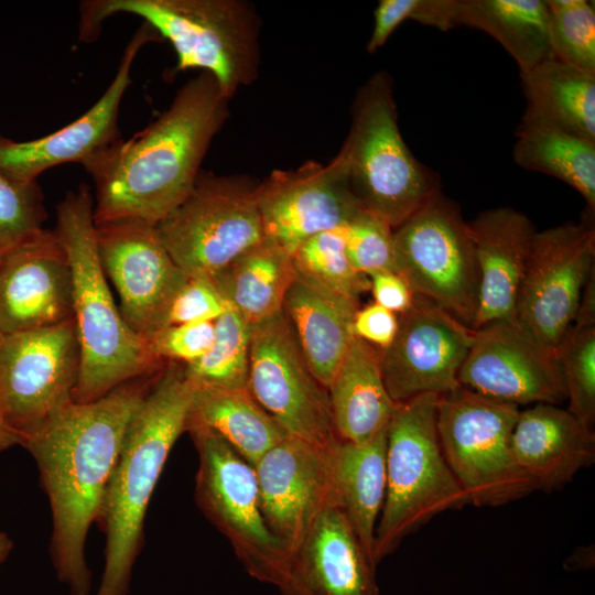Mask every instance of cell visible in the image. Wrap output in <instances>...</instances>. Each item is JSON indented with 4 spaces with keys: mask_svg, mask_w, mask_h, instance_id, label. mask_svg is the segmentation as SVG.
Returning a JSON list of instances; mask_svg holds the SVG:
<instances>
[{
    "mask_svg": "<svg viewBox=\"0 0 595 595\" xmlns=\"http://www.w3.org/2000/svg\"><path fill=\"white\" fill-rule=\"evenodd\" d=\"M278 589L282 595H380L376 565L336 506L315 518Z\"/></svg>",
    "mask_w": 595,
    "mask_h": 595,
    "instance_id": "7402d4cb",
    "label": "cell"
},
{
    "mask_svg": "<svg viewBox=\"0 0 595 595\" xmlns=\"http://www.w3.org/2000/svg\"><path fill=\"white\" fill-rule=\"evenodd\" d=\"M595 272V229L565 223L533 236L516 306V321L556 350L574 323Z\"/></svg>",
    "mask_w": 595,
    "mask_h": 595,
    "instance_id": "5bb4252c",
    "label": "cell"
},
{
    "mask_svg": "<svg viewBox=\"0 0 595 595\" xmlns=\"http://www.w3.org/2000/svg\"><path fill=\"white\" fill-rule=\"evenodd\" d=\"M95 225L100 264L119 295L120 313L148 340L166 326L169 309L188 278L166 251L156 225L139 219Z\"/></svg>",
    "mask_w": 595,
    "mask_h": 595,
    "instance_id": "9a60e30c",
    "label": "cell"
},
{
    "mask_svg": "<svg viewBox=\"0 0 595 595\" xmlns=\"http://www.w3.org/2000/svg\"><path fill=\"white\" fill-rule=\"evenodd\" d=\"M566 410L594 430L595 424V325L573 324L556 348Z\"/></svg>",
    "mask_w": 595,
    "mask_h": 595,
    "instance_id": "e575fe53",
    "label": "cell"
},
{
    "mask_svg": "<svg viewBox=\"0 0 595 595\" xmlns=\"http://www.w3.org/2000/svg\"><path fill=\"white\" fill-rule=\"evenodd\" d=\"M512 451L533 489L550 494L594 464L595 432L566 409L536 403L519 412Z\"/></svg>",
    "mask_w": 595,
    "mask_h": 595,
    "instance_id": "cb8c5ba5",
    "label": "cell"
},
{
    "mask_svg": "<svg viewBox=\"0 0 595 595\" xmlns=\"http://www.w3.org/2000/svg\"><path fill=\"white\" fill-rule=\"evenodd\" d=\"M327 390L339 441L374 437L388 428L397 407L382 380L378 349L356 337Z\"/></svg>",
    "mask_w": 595,
    "mask_h": 595,
    "instance_id": "484cf974",
    "label": "cell"
},
{
    "mask_svg": "<svg viewBox=\"0 0 595 595\" xmlns=\"http://www.w3.org/2000/svg\"><path fill=\"white\" fill-rule=\"evenodd\" d=\"M399 316L375 302L358 307L353 320V335L378 350L386 349L394 339Z\"/></svg>",
    "mask_w": 595,
    "mask_h": 595,
    "instance_id": "60d3db41",
    "label": "cell"
},
{
    "mask_svg": "<svg viewBox=\"0 0 595 595\" xmlns=\"http://www.w3.org/2000/svg\"><path fill=\"white\" fill-rule=\"evenodd\" d=\"M512 148L515 162L569 184L595 209V142L544 123L521 119Z\"/></svg>",
    "mask_w": 595,
    "mask_h": 595,
    "instance_id": "1f68e13d",
    "label": "cell"
},
{
    "mask_svg": "<svg viewBox=\"0 0 595 595\" xmlns=\"http://www.w3.org/2000/svg\"><path fill=\"white\" fill-rule=\"evenodd\" d=\"M585 548H581L578 553H574L572 556L569 558L566 563H572L576 565L575 567H582L584 564L585 559L591 561V554H594V552L591 553V548H587L586 553H584Z\"/></svg>",
    "mask_w": 595,
    "mask_h": 595,
    "instance_id": "bcb514c9",
    "label": "cell"
},
{
    "mask_svg": "<svg viewBox=\"0 0 595 595\" xmlns=\"http://www.w3.org/2000/svg\"><path fill=\"white\" fill-rule=\"evenodd\" d=\"M79 40L95 41L117 13L140 17L173 46L177 71L210 74L230 99L260 65L261 20L245 0H87L79 6Z\"/></svg>",
    "mask_w": 595,
    "mask_h": 595,
    "instance_id": "5b68a950",
    "label": "cell"
},
{
    "mask_svg": "<svg viewBox=\"0 0 595 595\" xmlns=\"http://www.w3.org/2000/svg\"><path fill=\"white\" fill-rule=\"evenodd\" d=\"M192 392L183 365L167 361L128 425L98 519L106 547L95 595L130 593L149 502L171 450L185 432Z\"/></svg>",
    "mask_w": 595,
    "mask_h": 595,
    "instance_id": "3957f363",
    "label": "cell"
},
{
    "mask_svg": "<svg viewBox=\"0 0 595 595\" xmlns=\"http://www.w3.org/2000/svg\"><path fill=\"white\" fill-rule=\"evenodd\" d=\"M478 270L477 303L472 329L516 321V306L531 244L532 221L513 207L479 213L468 223Z\"/></svg>",
    "mask_w": 595,
    "mask_h": 595,
    "instance_id": "603a6c76",
    "label": "cell"
},
{
    "mask_svg": "<svg viewBox=\"0 0 595 595\" xmlns=\"http://www.w3.org/2000/svg\"><path fill=\"white\" fill-rule=\"evenodd\" d=\"M257 184L244 175L201 170L187 197L156 225L187 278H213L263 240Z\"/></svg>",
    "mask_w": 595,
    "mask_h": 595,
    "instance_id": "30bf717a",
    "label": "cell"
},
{
    "mask_svg": "<svg viewBox=\"0 0 595 595\" xmlns=\"http://www.w3.org/2000/svg\"><path fill=\"white\" fill-rule=\"evenodd\" d=\"M79 365L74 318L0 336V414L20 445L73 402Z\"/></svg>",
    "mask_w": 595,
    "mask_h": 595,
    "instance_id": "7c38bea8",
    "label": "cell"
},
{
    "mask_svg": "<svg viewBox=\"0 0 595 595\" xmlns=\"http://www.w3.org/2000/svg\"><path fill=\"white\" fill-rule=\"evenodd\" d=\"M345 252L350 266L365 275L396 271L393 228L383 219L359 209L345 226Z\"/></svg>",
    "mask_w": 595,
    "mask_h": 595,
    "instance_id": "74e56055",
    "label": "cell"
},
{
    "mask_svg": "<svg viewBox=\"0 0 595 595\" xmlns=\"http://www.w3.org/2000/svg\"><path fill=\"white\" fill-rule=\"evenodd\" d=\"M394 268L414 295L472 328L478 293L474 242L458 206L440 191L393 229Z\"/></svg>",
    "mask_w": 595,
    "mask_h": 595,
    "instance_id": "8fae6325",
    "label": "cell"
},
{
    "mask_svg": "<svg viewBox=\"0 0 595 595\" xmlns=\"http://www.w3.org/2000/svg\"><path fill=\"white\" fill-rule=\"evenodd\" d=\"M359 305L296 273L283 303L300 350L317 380L331 385L354 339Z\"/></svg>",
    "mask_w": 595,
    "mask_h": 595,
    "instance_id": "d4e9b609",
    "label": "cell"
},
{
    "mask_svg": "<svg viewBox=\"0 0 595 595\" xmlns=\"http://www.w3.org/2000/svg\"><path fill=\"white\" fill-rule=\"evenodd\" d=\"M1 255H2V252L0 251V259H1Z\"/></svg>",
    "mask_w": 595,
    "mask_h": 595,
    "instance_id": "7dc6e473",
    "label": "cell"
},
{
    "mask_svg": "<svg viewBox=\"0 0 595 595\" xmlns=\"http://www.w3.org/2000/svg\"><path fill=\"white\" fill-rule=\"evenodd\" d=\"M437 399L429 393L397 403L388 424L386 496L372 554L376 566L435 516L469 505L440 445Z\"/></svg>",
    "mask_w": 595,
    "mask_h": 595,
    "instance_id": "8992f818",
    "label": "cell"
},
{
    "mask_svg": "<svg viewBox=\"0 0 595 595\" xmlns=\"http://www.w3.org/2000/svg\"><path fill=\"white\" fill-rule=\"evenodd\" d=\"M248 389L288 435L324 448L339 441L328 390L310 369L283 312L251 328Z\"/></svg>",
    "mask_w": 595,
    "mask_h": 595,
    "instance_id": "4fadbf2b",
    "label": "cell"
},
{
    "mask_svg": "<svg viewBox=\"0 0 595 595\" xmlns=\"http://www.w3.org/2000/svg\"><path fill=\"white\" fill-rule=\"evenodd\" d=\"M73 277V313L80 365L73 401H95L118 386L160 371L148 342L123 320L97 250L94 199L80 184L56 206V227Z\"/></svg>",
    "mask_w": 595,
    "mask_h": 595,
    "instance_id": "277c9868",
    "label": "cell"
},
{
    "mask_svg": "<svg viewBox=\"0 0 595 595\" xmlns=\"http://www.w3.org/2000/svg\"><path fill=\"white\" fill-rule=\"evenodd\" d=\"M229 307L212 279L206 277L188 278L169 309L166 326L214 322Z\"/></svg>",
    "mask_w": 595,
    "mask_h": 595,
    "instance_id": "ab89813d",
    "label": "cell"
},
{
    "mask_svg": "<svg viewBox=\"0 0 595 595\" xmlns=\"http://www.w3.org/2000/svg\"><path fill=\"white\" fill-rule=\"evenodd\" d=\"M161 370L122 383L95 401H73L22 443L36 463L48 498L50 556L69 595L91 592L88 532L98 522L128 425Z\"/></svg>",
    "mask_w": 595,
    "mask_h": 595,
    "instance_id": "6da1fadb",
    "label": "cell"
},
{
    "mask_svg": "<svg viewBox=\"0 0 595 595\" xmlns=\"http://www.w3.org/2000/svg\"><path fill=\"white\" fill-rule=\"evenodd\" d=\"M214 338V322H198L165 326L147 342L159 360L187 365L206 355Z\"/></svg>",
    "mask_w": 595,
    "mask_h": 595,
    "instance_id": "f35d334b",
    "label": "cell"
},
{
    "mask_svg": "<svg viewBox=\"0 0 595 595\" xmlns=\"http://www.w3.org/2000/svg\"><path fill=\"white\" fill-rule=\"evenodd\" d=\"M214 325L212 348L198 360L183 365L185 378L192 387L247 388L252 327L230 307Z\"/></svg>",
    "mask_w": 595,
    "mask_h": 595,
    "instance_id": "d6a6232c",
    "label": "cell"
},
{
    "mask_svg": "<svg viewBox=\"0 0 595 595\" xmlns=\"http://www.w3.org/2000/svg\"><path fill=\"white\" fill-rule=\"evenodd\" d=\"M20 445L19 435L4 422L0 414V452Z\"/></svg>",
    "mask_w": 595,
    "mask_h": 595,
    "instance_id": "ee69618b",
    "label": "cell"
},
{
    "mask_svg": "<svg viewBox=\"0 0 595 595\" xmlns=\"http://www.w3.org/2000/svg\"><path fill=\"white\" fill-rule=\"evenodd\" d=\"M421 0H380L374 12V29L367 51L379 50L392 32L405 20H411Z\"/></svg>",
    "mask_w": 595,
    "mask_h": 595,
    "instance_id": "7bdbcfd3",
    "label": "cell"
},
{
    "mask_svg": "<svg viewBox=\"0 0 595 595\" xmlns=\"http://www.w3.org/2000/svg\"><path fill=\"white\" fill-rule=\"evenodd\" d=\"M399 316L392 343L378 350L386 389L396 403L422 394L442 396L459 386L458 374L474 329L431 301L414 295Z\"/></svg>",
    "mask_w": 595,
    "mask_h": 595,
    "instance_id": "e0dca14e",
    "label": "cell"
},
{
    "mask_svg": "<svg viewBox=\"0 0 595 595\" xmlns=\"http://www.w3.org/2000/svg\"><path fill=\"white\" fill-rule=\"evenodd\" d=\"M554 58L595 72V4L589 0H545Z\"/></svg>",
    "mask_w": 595,
    "mask_h": 595,
    "instance_id": "d590c367",
    "label": "cell"
},
{
    "mask_svg": "<svg viewBox=\"0 0 595 595\" xmlns=\"http://www.w3.org/2000/svg\"><path fill=\"white\" fill-rule=\"evenodd\" d=\"M387 429L364 442L338 441L333 450L337 507L372 562L376 527L386 496Z\"/></svg>",
    "mask_w": 595,
    "mask_h": 595,
    "instance_id": "4316f807",
    "label": "cell"
},
{
    "mask_svg": "<svg viewBox=\"0 0 595 595\" xmlns=\"http://www.w3.org/2000/svg\"><path fill=\"white\" fill-rule=\"evenodd\" d=\"M451 28L467 25L494 37L519 73L553 57L545 0H450Z\"/></svg>",
    "mask_w": 595,
    "mask_h": 595,
    "instance_id": "f1b7e54d",
    "label": "cell"
},
{
    "mask_svg": "<svg viewBox=\"0 0 595 595\" xmlns=\"http://www.w3.org/2000/svg\"><path fill=\"white\" fill-rule=\"evenodd\" d=\"M186 432L198 459L197 507L228 540L247 574L278 588L286 576L290 554L267 526L255 467L213 431L190 426Z\"/></svg>",
    "mask_w": 595,
    "mask_h": 595,
    "instance_id": "9c48e42d",
    "label": "cell"
},
{
    "mask_svg": "<svg viewBox=\"0 0 595 595\" xmlns=\"http://www.w3.org/2000/svg\"><path fill=\"white\" fill-rule=\"evenodd\" d=\"M13 550V542L11 538L0 531V565L9 558L10 553Z\"/></svg>",
    "mask_w": 595,
    "mask_h": 595,
    "instance_id": "f6af8a7d",
    "label": "cell"
},
{
    "mask_svg": "<svg viewBox=\"0 0 595 595\" xmlns=\"http://www.w3.org/2000/svg\"><path fill=\"white\" fill-rule=\"evenodd\" d=\"M229 100L206 72L132 138L82 163L95 183L94 220L158 225L191 193L207 150L229 116Z\"/></svg>",
    "mask_w": 595,
    "mask_h": 595,
    "instance_id": "7a4b0ae2",
    "label": "cell"
},
{
    "mask_svg": "<svg viewBox=\"0 0 595 595\" xmlns=\"http://www.w3.org/2000/svg\"><path fill=\"white\" fill-rule=\"evenodd\" d=\"M520 409L463 386L439 396L443 455L469 505L498 507L534 491L516 462L512 432Z\"/></svg>",
    "mask_w": 595,
    "mask_h": 595,
    "instance_id": "ba28073f",
    "label": "cell"
},
{
    "mask_svg": "<svg viewBox=\"0 0 595 595\" xmlns=\"http://www.w3.org/2000/svg\"><path fill=\"white\" fill-rule=\"evenodd\" d=\"M345 226L309 238L291 258L299 275L359 305L360 296L370 290V282L347 259Z\"/></svg>",
    "mask_w": 595,
    "mask_h": 595,
    "instance_id": "836d02e7",
    "label": "cell"
},
{
    "mask_svg": "<svg viewBox=\"0 0 595 595\" xmlns=\"http://www.w3.org/2000/svg\"><path fill=\"white\" fill-rule=\"evenodd\" d=\"M374 302L397 315L413 304L414 293L408 282L396 271L383 270L368 275Z\"/></svg>",
    "mask_w": 595,
    "mask_h": 595,
    "instance_id": "b9f144b4",
    "label": "cell"
},
{
    "mask_svg": "<svg viewBox=\"0 0 595 595\" xmlns=\"http://www.w3.org/2000/svg\"><path fill=\"white\" fill-rule=\"evenodd\" d=\"M46 217L37 180L22 181L0 169V251L40 232Z\"/></svg>",
    "mask_w": 595,
    "mask_h": 595,
    "instance_id": "8d00e7d4",
    "label": "cell"
},
{
    "mask_svg": "<svg viewBox=\"0 0 595 595\" xmlns=\"http://www.w3.org/2000/svg\"><path fill=\"white\" fill-rule=\"evenodd\" d=\"M161 40L143 22L127 44L116 75L102 96L84 115L57 131L30 141L0 133V169L22 181H35L46 170L64 163H83L119 140V108L131 84L132 64L144 45Z\"/></svg>",
    "mask_w": 595,
    "mask_h": 595,
    "instance_id": "44dd1931",
    "label": "cell"
},
{
    "mask_svg": "<svg viewBox=\"0 0 595 595\" xmlns=\"http://www.w3.org/2000/svg\"><path fill=\"white\" fill-rule=\"evenodd\" d=\"M192 389L185 432L190 426L213 431L252 466L270 448L289 436L257 402L248 387Z\"/></svg>",
    "mask_w": 595,
    "mask_h": 595,
    "instance_id": "f546056e",
    "label": "cell"
},
{
    "mask_svg": "<svg viewBox=\"0 0 595 595\" xmlns=\"http://www.w3.org/2000/svg\"><path fill=\"white\" fill-rule=\"evenodd\" d=\"M458 382L478 394L517 407L566 400L556 350L517 322L499 321L474 329Z\"/></svg>",
    "mask_w": 595,
    "mask_h": 595,
    "instance_id": "ac0fdd59",
    "label": "cell"
},
{
    "mask_svg": "<svg viewBox=\"0 0 595 595\" xmlns=\"http://www.w3.org/2000/svg\"><path fill=\"white\" fill-rule=\"evenodd\" d=\"M527 107L521 119L595 142V72L554 57L520 73Z\"/></svg>",
    "mask_w": 595,
    "mask_h": 595,
    "instance_id": "83f0119b",
    "label": "cell"
},
{
    "mask_svg": "<svg viewBox=\"0 0 595 595\" xmlns=\"http://www.w3.org/2000/svg\"><path fill=\"white\" fill-rule=\"evenodd\" d=\"M256 195L263 239L291 257L305 240L347 225L361 209L340 150L327 164L306 161L272 171L257 184Z\"/></svg>",
    "mask_w": 595,
    "mask_h": 595,
    "instance_id": "2e32d148",
    "label": "cell"
},
{
    "mask_svg": "<svg viewBox=\"0 0 595 595\" xmlns=\"http://www.w3.org/2000/svg\"><path fill=\"white\" fill-rule=\"evenodd\" d=\"M73 277L67 253L54 230L2 252L0 259V336L71 321Z\"/></svg>",
    "mask_w": 595,
    "mask_h": 595,
    "instance_id": "ffe728a7",
    "label": "cell"
},
{
    "mask_svg": "<svg viewBox=\"0 0 595 595\" xmlns=\"http://www.w3.org/2000/svg\"><path fill=\"white\" fill-rule=\"evenodd\" d=\"M295 277L291 256L263 239L210 279L230 309L252 327L282 312Z\"/></svg>",
    "mask_w": 595,
    "mask_h": 595,
    "instance_id": "4dcf8cb0",
    "label": "cell"
},
{
    "mask_svg": "<svg viewBox=\"0 0 595 595\" xmlns=\"http://www.w3.org/2000/svg\"><path fill=\"white\" fill-rule=\"evenodd\" d=\"M334 446L324 448L289 435L253 466L264 520L290 559L315 518L325 508L337 507Z\"/></svg>",
    "mask_w": 595,
    "mask_h": 595,
    "instance_id": "d6986e66",
    "label": "cell"
},
{
    "mask_svg": "<svg viewBox=\"0 0 595 595\" xmlns=\"http://www.w3.org/2000/svg\"><path fill=\"white\" fill-rule=\"evenodd\" d=\"M340 151L360 208L393 229L441 191L439 177L413 155L400 133L386 72L376 73L359 89Z\"/></svg>",
    "mask_w": 595,
    "mask_h": 595,
    "instance_id": "52a82bcc",
    "label": "cell"
}]
</instances>
